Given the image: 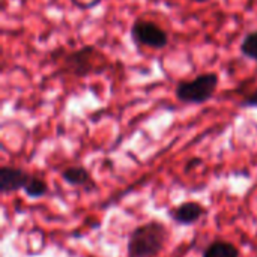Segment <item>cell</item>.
Wrapping results in <instances>:
<instances>
[{"label":"cell","instance_id":"cell-1","mask_svg":"<svg viewBox=\"0 0 257 257\" xmlns=\"http://www.w3.org/2000/svg\"><path fill=\"white\" fill-rule=\"evenodd\" d=\"M167 241V229L160 221H149L131 232L126 245L128 257H155Z\"/></svg>","mask_w":257,"mask_h":257},{"label":"cell","instance_id":"cell-2","mask_svg":"<svg viewBox=\"0 0 257 257\" xmlns=\"http://www.w3.org/2000/svg\"><path fill=\"white\" fill-rule=\"evenodd\" d=\"M220 77L215 72L202 74L188 81H179L175 95L179 101L187 104H203L209 101L218 86Z\"/></svg>","mask_w":257,"mask_h":257},{"label":"cell","instance_id":"cell-3","mask_svg":"<svg viewBox=\"0 0 257 257\" xmlns=\"http://www.w3.org/2000/svg\"><path fill=\"white\" fill-rule=\"evenodd\" d=\"M131 35L137 44L155 50H161L169 44L167 32L151 20H136L131 27Z\"/></svg>","mask_w":257,"mask_h":257},{"label":"cell","instance_id":"cell-4","mask_svg":"<svg viewBox=\"0 0 257 257\" xmlns=\"http://www.w3.org/2000/svg\"><path fill=\"white\" fill-rule=\"evenodd\" d=\"M96 57H101L99 51L96 50V47L93 45H87L83 47L74 53H71L66 59H65V68L68 72L77 75V77H83V75H89L95 71H102L101 68H98V60Z\"/></svg>","mask_w":257,"mask_h":257},{"label":"cell","instance_id":"cell-5","mask_svg":"<svg viewBox=\"0 0 257 257\" xmlns=\"http://www.w3.org/2000/svg\"><path fill=\"white\" fill-rule=\"evenodd\" d=\"M30 175L18 167L5 166L0 169V191L3 194L24 190L26 184L29 182Z\"/></svg>","mask_w":257,"mask_h":257},{"label":"cell","instance_id":"cell-6","mask_svg":"<svg viewBox=\"0 0 257 257\" xmlns=\"http://www.w3.org/2000/svg\"><path fill=\"white\" fill-rule=\"evenodd\" d=\"M205 214H206V209L197 202H185L170 211L172 220L182 226H191L197 223Z\"/></svg>","mask_w":257,"mask_h":257},{"label":"cell","instance_id":"cell-7","mask_svg":"<svg viewBox=\"0 0 257 257\" xmlns=\"http://www.w3.org/2000/svg\"><path fill=\"white\" fill-rule=\"evenodd\" d=\"M62 179L74 187H86V185H93V181L90 178V173L87 169L83 166H71L66 167L62 173Z\"/></svg>","mask_w":257,"mask_h":257},{"label":"cell","instance_id":"cell-8","mask_svg":"<svg viewBox=\"0 0 257 257\" xmlns=\"http://www.w3.org/2000/svg\"><path fill=\"white\" fill-rule=\"evenodd\" d=\"M203 257H239V250L227 241H214L205 250Z\"/></svg>","mask_w":257,"mask_h":257},{"label":"cell","instance_id":"cell-9","mask_svg":"<svg viewBox=\"0 0 257 257\" xmlns=\"http://www.w3.org/2000/svg\"><path fill=\"white\" fill-rule=\"evenodd\" d=\"M24 193H26V196H29L32 199H39V197H44L48 193V185L42 178L30 175V179L24 187Z\"/></svg>","mask_w":257,"mask_h":257},{"label":"cell","instance_id":"cell-10","mask_svg":"<svg viewBox=\"0 0 257 257\" xmlns=\"http://www.w3.org/2000/svg\"><path fill=\"white\" fill-rule=\"evenodd\" d=\"M239 50H241V53H242L245 57H248V59L256 60L257 62V30H254V32H248V33L244 36Z\"/></svg>","mask_w":257,"mask_h":257},{"label":"cell","instance_id":"cell-11","mask_svg":"<svg viewBox=\"0 0 257 257\" xmlns=\"http://www.w3.org/2000/svg\"><path fill=\"white\" fill-rule=\"evenodd\" d=\"M239 105L242 108H253V107H257V89L250 92L247 96H244V99L239 102Z\"/></svg>","mask_w":257,"mask_h":257},{"label":"cell","instance_id":"cell-12","mask_svg":"<svg viewBox=\"0 0 257 257\" xmlns=\"http://www.w3.org/2000/svg\"><path fill=\"white\" fill-rule=\"evenodd\" d=\"M202 163V160L200 158H193V160H190L188 161V164L185 166V172H190L191 169H194L196 166H199Z\"/></svg>","mask_w":257,"mask_h":257},{"label":"cell","instance_id":"cell-13","mask_svg":"<svg viewBox=\"0 0 257 257\" xmlns=\"http://www.w3.org/2000/svg\"><path fill=\"white\" fill-rule=\"evenodd\" d=\"M193 2H197V3H205V2H208V0H193Z\"/></svg>","mask_w":257,"mask_h":257}]
</instances>
